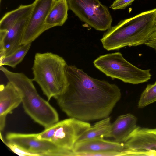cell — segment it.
<instances>
[{
	"label": "cell",
	"mask_w": 156,
	"mask_h": 156,
	"mask_svg": "<svg viewBox=\"0 0 156 156\" xmlns=\"http://www.w3.org/2000/svg\"><path fill=\"white\" fill-rule=\"evenodd\" d=\"M68 85L54 98L62 110L70 117L84 121L109 117L121 97L115 84L89 76L74 65H67Z\"/></svg>",
	"instance_id": "cell-1"
},
{
	"label": "cell",
	"mask_w": 156,
	"mask_h": 156,
	"mask_svg": "<svg viewBox=\"0 0 156 156\" xmlns=\"http://www.w3.org/2000/svg\"><path fill=\"white\" fill-rule=\"evenodd\" d=\"M156 8L122 20L105 33L101 39L107 51L145 44L156 28Z\"/></svg>",
	"instance_id": "cell-2"
},
{
	"label": "cell",
	"mask_w": 156,
	"mask_h": 156,
	"mask_svg": "<svg viewBox=\"0 0 156 156\" xmlns=\"http://www.w3.org/2000/svg\"><path fill=\"white\" fill-rule=\"evenodd\" d=\"M0 70L20 92L26 113L35 122L47 128L59 121L58 114L49 103L38 93L32 79L22 73H14L3 66Z\"/></svg>",
	"instance_id": "cell-3"
},
{
	"label": "cell",
	"mask_w": 156,
	"mask_h": 156,
	"mask_svg": "<svg viewBox=\"0 0 156 156\" xmlns=\"http://www.w3.org/2000/svg\"><path fill=\"white\" fill-rule=\"evenodd\" d=\"M67 64L62 57L51 52L36 53L32 69L33 81L39 86L48 101L62 94L68 85Z\"/></svg>",
	"instance_id": "cell-4"
},
{
	"label": "cell",
	"mask_w": 156,
	"mask_h": 156,
	"mask_svg": "<svg viewBox=\"0 0 156 156\" xmlns=\"http://www.w3.org/2000/svg\"><path fill=\"white\" fill-rule=\"evenodd\" d=\"M95 67L112 79L137 84L147 82L151 77L150 69H140L126 60L121 53L101 55L93 62Z\"/></svg>",
	"instance_id": "cell-5"
},
{
	"label": "cell",
	"mask_w": 156,
	"mask_h": 156,
	"mask_svg": "<svg viewBox=\"0 0 156 156\" xmlns=\"http://www.w3.org/2000/svg\"><path fill=\"white\" fill-rule=\"evenodd\" d=\"M91 126L89 123L70 117L57 122L37 133L35 139L53 143L60 148L71 153L73 156L75 144L80 137Z\"/></svg>",
	"instance_id": "cell-6"
},
{
	"label": "cell",
	"mask_w": 156,
	"mask_h": 156,
	"mask_svg": "<svg viewBox=\"0 0 156 156\" xmlns=\"http://www.w3.org/2000/svg\"><path fill=\"white\" fill-rule=\"evenodd\" d=\"M67 0L69 9L95 30L105 31L111 27V15L108 8L99 0Z\"/></svg>",
	"instance_id": "cell-7"
},
{
	"label": "cell",
	"mask_w": 156,
	"mask_h": 156,
	"mask_svg": "<svg viewBox=\"0 0 156 156\" xmlns=\"http://www.w3.org/2000/svg\"><path fill=\"white\" fill-rule=\"evenodd\" d=\"M5 138L7 141L28 150L29 156H72L71 153L60 148L51 141L35 139L32 133L9 132Z\"/></svg>",
	"instance_id": "cell-8"
},
{
	"label": "cell",
	"mask_w": 156,
	"mask_h": 156,
	"mask_svg": "<svg viewBox=\"0 0 156 156\" xmlns=\"http://www.w3.org/2000/svg\"><path fill=\"white\" fill-rule=\"evenodd\" d=\"M56 0H35L25 28L21 45L31 43L49 28L46 25L48 14Z\"/></svg>",
	"instance_id": "cell-9"
},
{
	"label": "cell",
	"mask_w": 156,
	"mask_h": 156,
	"mask_svg": "<svg viewBox=\"0 0 156 156\" xmlns=\"http://www.w3.org/2000/svg\"><path fill=\"white\" fill-rule=\"evenodd\" d=\"M123 144L129 156H156V128L137 126Z\"/></svg>",
	"instance_id": "cell-10"
},
{
	"label": "cell",
	"mask_w": 156,
	"mask_h": 156,
	"mask_svg": "<svg viewBox=\"0 0 156 156\" xmlns=\"http://www.w3.org/2000/svg\"><path fill=\"white\" fill-rule=\"evenodd\" d=\"M22 102L21 94L16 87L9 81L0 86V131L5 126L6 116Z\"/></svg>",
	"instance_id": "cell-11"
},
{
	"label": "cell",
	"mask_w": 156,
	"mask_h": 156,
	"mask_svg": "<svg viewBox=\"0 0 156 156\" xmlns=\"http://www.w3.org/2000/svg\"><path fill=\"white\" fill-rule=\"evenodd\" d=\"M29 17L17 22L6 31H0V59L11 55L21 46Z\"/></svg>",
	"instance_id": "cell-12"
},
{
	"label": "cell",
	"mask_w": 156,
	"mask_h": 156,
	"mask_svg": "<svg viewBox=\"0 0 156 156\" xmlns=\"http://www.w3.org/2000/svg\"><path fill=\"white\" fill-rule=\"evenodd\" d=\"M123 143L98 138L77 142L73 152L75 156H83L86 154L109 151H124ZM74 156V154H73Z\"/></svg>",
	"instance_id": "cell-13"
},
{
	"label": "cell",
	"mask_w": 156,
	"mask_h": 156,
	"mask_svg": "<svg viewBox=\"0 0 156 156\" xmlns=\"http://www.w3.org/2000/svg\"><path fill=\"white\" fill-rule=\"evenodd\" d=\"M137 119L133 115L128 113L118 116L112 123L110 131L106 138L124 143L136 129Z\"/></svg>",
	"instance_id": "cell-14"
},
{
	"label": "cell",
	"mask_w": 156,
	"mask_h": 156,
	"mask_svg": "<svg viewBox=\"0 0 156 156\" xmlns=\"http://www.w3.org/2000/svg\"><path fill=\"white\" fill-rule=\"evenodd\" d=\"M69 9L67 0H56L48 14L46 25L49 29L62 26L67 19Z\"/></svg>",
	"instance_id": "cell-15"
},
{
	"label": "cell",
	"mask_w": 156,
	"mask_h": 156,
	"mask_svg": "<svg viewBox=\"0 0 156 156\" xmlns=\"http://www.w3.org/2000/svg\"><path fill=\"white\" fill-rule=\"evenodd\" d=\"M33 7V3L21 5L17 9L5 13L0 21V31H6L17 22L29 17Z\"/></svg>",
	"instance_id": "cell-16"
},
{
	"label": "cell",
	"mask_w": 156,
	"mask_h": 156,
	"mask_svg": "<svg viewBox=\"0 0 156 156\" xmlns=\"http://www.w3.org/2000/svg\"><path fill=\"white\" fill-rule=\"evenodd\" d=\"M111 118L109 117L103 119L91 126L80 137L77 142L85 140L106 138L111 126Z\"/></svg>",
	"instance_id": "cell-17"
},
{
	"label": "cell",
	"mask_w": 156,
	"mask_h": 156,
	"mask_svg": "<svg viewBox=\"0 0 156 156\" xmlns=\"http://www.w3.org/2000/svg\"><path fill=\"white\" fill-rule=\"evenodd\" d=\"M31 44V43L21 45L12 53L0 59V66L4 65L15 67L23 60Z\"/></svg>",
	"instance_id": "cell-18"
},
{
	"label": "cell",
	"mask_w": 156,
	"mask_h": 156,
	"mask_svg": "<svg viewBox=\"0 0 156 156\" xmlns=\"http://www.w3.org/2000/svg\"><path fill=\"white\" fill-rule=\"evenodd\" d=\"M156 101V81L148 84L140 96L138 107L142 108Z\"/></svg>",
	"instance_id": "cell-19"
},
{
	"label": "cell",
	"mask_w": 156,
	"mask_h": 156,
	"mask_svg": "<svg viewBox=\"0 0 156 156\" xmlns=\"http://www.w3.org/2000/svg\"><path fill=\"white\" fill-rule=\"evenodd\" d=\"M135 0H115L110 6L112 9L115 10L123 9L131 5Z\"/></svg>",
	"instance_id": "cell-20"
},
{
	"label": "cell",
	"mask_w": 156,
	"mask_h": 156,
	"mask_svg": "<svg viewBox=\"0 0 156 156\" xmlns=\"http://www.w3.org/2000/svg\"><path fill=\"white\" fill-rule=\"evenodd\" d=\"M147 46L153 48L156 53V41H148L145 44Z\"/></svg>",
	"instance_id": "cell-21"
},
{
	"label": "cell",
	"mask_w": 156,
	"mask_h": 156,
	"mask_svg": "<svg viewBox=\"0 0 156 156\" xmlns=\"http://www.w3.org/2000/svg\"><path fill=\"white\" fill-rule=\"evenodd\" d=\"M148 41H156V28L151 35Z\"/></svg>",
	"instance_id": "cell-22"
},
{
	"label": "cell",
	"mask_w": 156,
	"mask_h": 156,
	"mask_svg": "<svg viewBox=\"0 0 156 156\" xmlns=\"http://www.w3.org/2000/svg\"></svg>",
	"instance_id": "cell-23"
}]
</instances>
